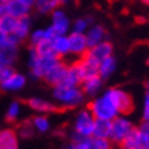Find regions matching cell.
<instances>
[{
    "label": "cell",
    "instance_id": "6da1fadb",
    "mask_svg": "<svg viewBox=\"0 0 149 149\" xmlns=\"http://www.w3.org/2000/svg\"><path fill=\"white\" fill-rule=\"evenodd\" d=\"M88 108L96 119H103V120H113L116 116L120 115L111 88L104 91V93H101L100 96L93 97L88 104Z\"/></svg>",
    "mask_w": 149,
    "mask_h": 149
},
{
    "label": "cell",
    "instance_id": "7a4b0ae2",
    "mask_svg": "<svg viewBox=\"0 0 149 149\" xmlns=\"http://www.w3.org/2000/svg\"><path fill=\"white\" fill-rule=\"evenodd\" d=\"M54 97L60 105L67 109L79 107L85 101V93L82 92L81 86H55Z\"/></svg>",
    "mask_w": 149,
    "mask_h": 149
},
{
    "label": "cell",
    "instance_id": "3957f363",
    "mask_svg": "<svg viewBox=\"0 0 149 149\" xmlns=\"http://www.w3.org/2000/svg\"><path fill=\"white\" fill-rule=\"evenodd\" d=\"M96 118L89 111V108H82L78 111L74 126H72V138H89L93 136V127H95Z\"/></svg>",
    "mask_w": 149,
    "mask_h": 149
},
{
    "label": "cell",
    "instance_id": "277c9868",
    "mask_svg": "<svg viewBox=\"0 0 149 149\" xmlns=\"http://www.w3.org/2000/svg\"><path fill=\"white\" fill-rule=\"evenodd\" d=\"M62 60L59 56H40L34 49L30 51V59H29V67L32 77L34 78H44L47 72L58 64Z\"/></svg>",
    "mask_w": 149,
    "mask_h": 149
},
{
    "label": "cell",
    "instance_id": "5b68a950",
    "mask_svg": "<svg viewBox=\"0 0 149 149\" xmlns=\"http://www.w3.org/2000/svg\"><path fill=\"white\" fill-rule=\"evenodd\" d=\"M134 129H136V125L129 118V115H119L113 120H111V136H109V140L113 142V145L119 146L134 131Z\"/></svg>",
    "mask_w": 149,
    "mask_h": 149
},
{
    "label": "cell",
    "instance_id": "8992f818",
    "mask_svg": "<svg viewBox=\"0 0 149 149\" xmlns=\"http://www.w3.org/2000/svg\"><path fill=\"white\" fill-rule=\"evenodd\" d=\"M23 104H26L27 107L33 111H37V112L41 113H60L67 111L66 107L60 105V104H52L47 100L42 99H37V97H30L23 101Z\"/></svg>",
    "mask_w": 149,
    "mask_h": 149
},
{
    "label": "cell",
    "instance_id": "52a82bcc",
    "mask_svg": "<svg viewBox=\"0 0 149 149\" xmlns=\"http://www.w3.org/2000/svg\"><path fill=\"white\" fill-rule=\"evenodd\" d=\"M119 149H149V136L136 126L134 131L119 145Z\"/></svg>",
    "mask_w": 149,
    "mask_h": 149
},
{
    "label": "cell",
    "instance_id": "ba28073f",
    "mask_svg": "<svg viewBox=\"0 0 149 149\" xmlns=\"http://www.w3.org/2000/svg\"><path fill=\"white\" fill-rule=\"evenodd\" d=\"M111 92L113 95V99L116 101L118 109L120 115H130L134 111V100L129 92L120 88H111Z\"/></svg>",
    "mask_w": 149,
    "mask_h": 149
},
{
    "label": "cell",
    "instance_id": "9c48e42d",
    "mask_svg": "<svg viewBox=\"0 0 149 149\" xmlns=\"http://www.w3.org/2000/svg\"><path fill=\"white\" fill-rule=\"evenodd\" d=\"M68 41H70V54L77 56V59L84 58L88 54L89 44H88L85 34L71 32L68 34Z\"/></svg>",
    "mask_w": 149,
    "mask_h": 149
},
{
    "label": "cell",
    "instance_id": "30bf717a",
    "mask_svg": "<svg viewBox=\"0 0 149 149\" xmlns=\"http://www.w3.org/2000/svg\"><path fill=\"white\" fill-rule=\"evenodd\" d=\"M1 4H3V14L11 15V17L17 19L29 17V13H30V8H32L27 4H25L22 0H7Z\"/></svg>",
    "mask_w": 149,
    "mask_h": 149
},
{
    "label": "cell",
    "instance_id": "8fae6325",
    "mask_svg": "<svg viewBox=\"0 0 149 149\" xmlns=\"http://www.w3.org/2000/svg\"><path fill=\"white\" fill-rule=\"evenodd\" d=\"M88 58H91L92 60H95L97 64H100V62H103L104 59L109 58V56H113V45L112 42H109L108 40L103 41L95 47H91L88 54H86Z\"/></svg>",
    "mask_w": 149,
    "mask_h": 149
},
{
    "label": "cell",
    "instance_id": "7c38bea8",
    "mask_svg": "<svg viewBox=\"0 0 149 149\" xmlns=\"http://www.w3.org/2000/svg\"><path fill=\"white\" fill-rule=\"evenodd\" d=\"M67 70H68V64L64 63L63 60H60L58 64H55L54 67L51 68L49 71L47 72V75L42 79L51 86H59L62 85V82L64 81L66 78V74H67Z\"/></svg>",
    "mask_w": 149,
    "mask_h": 149
},
{
    "label": "cell",
    "instance_id": "4fadbf2b",
    "mask_svg": "<svg viewBox=\"0 0 149 149\" xmlns=\"http://www.w3.org/2000/svg\"><path fill=\"white\" fill-rule=\"evenodd\" d=\"M29 29H30V19H29V17L18 19V23H17L15 30H14L11 34H8L10 42H13L15 45L23 42V41L26 40L27 34H29Z\"/></svg>",
    "mask_w": 149,
    "mask_h": 149
},
{
    "label": "cell",
    "instance_id": "5bb4252c",
    "mask_svg": "<svg viewBox=\"0 0 149 149\" xmlns=\"http://www.w3.org/2000/svg\"><path fill=\"white\" fill-rule=\"evenodd\" d=\"M103 82L104 79L100 75H93V77H89L82 81L81 89L88 97H96V96H99L100 91L103 88Z\"/></svg>",
    "mask_w": 149,
    "mask_h": 149
},
{
    "label": "cell",
    "instance_id": "9a60e30c",
    "mask_svg": "<svg viewBox=\"0 0 149 149\" xmlns=\"http://www.w3.org/2000/svg\"><path fill=\"white\" fill-rule=\"evenodd\" d=\"M52 26L58 34H66L70 30L71 23H70V19L64 11L58 8L52 13Z\"/></svg>",
    "mask_w": 149,
    "mask_h": 149
},
{
    "label": "cell",
    "instance_id": "2e32d148",
    "mask_svg": "<svg viewBox=\"0 0 149 149\" xmlns=\"http://www.w3.org/2000/svg\"><path fill=\"white\" fill-rule=\"evenodd\" d=\"M107 29L103 26V25H92L89 27V30L85 33L86 40H88V44H89V48L91 47H95L100 42L107 40Z\"/></svg>",
    "mask_w": 149,
    "mask_h": 149
},
{
    "label": "cell",
    "instance_id": "e0dca14e",
    "mask_svg": "<svg viewBox=\"0 0 149 149\" xmlns=\"http://www.w3.org/2000/svg\"><path fill=\"white\" fill-rule=\"evenodd\" d=\"M17 56H18V45L8 41L4 47L0 48V67L11 66L17 60Z\"/></svg>",
    "mask_w": 149,
    "mask_h": 149
},
{
    "label": "cell",
    "instance_id": "ac0fdd59",
    "mask_svg": "<svg viewBox=\"0 0 149 149\" xmlns=\"http://www.w3.org/2000/svg\"><path fill=\"white\" fill-rule=\"evenodd\" d=\"M0 149H18V134L15 133V130H0Z\"/></svg>",
    "mask_w": 149,
    "mask_h": 149
},
{
    "label": "cell",
    "instance_id": "d6986e66",
    "mask_svg": "<svg viewBox=\"0 0 149 149\" xmlns=\"http://www.w3.org/2000/svg\"><path fill=\"white\" fill-rule=\"evenodd\" d=\"M25 84H26V78L23 77L22 74H18L15 71L6 81L0 82V89H3V91H19L25 86Z\"/></svg>",
    "mask_w": 149,
    "mask_h": 149
},
{
    "label": "cell",
    "instance_id": "ffe728a7",
    "mask_svg": "<svg viewBox=\"0 0 149 149\" xmlns=\"http://www.w3.org/2000/svg\"><path fill=\"white\" fill-rule=\"evenodd\" d=\"M52 44H54V49L59 58H63L70 54V41H68L67 34H58L52 40Z\"/></svg>",
    "mask_w": 149,
    "mask_h": 149
},
{
    "label": "cell",
    "instance_id": "44dd1931",
    "mask_svg": "<svg viewBox=\"0 0 149 149\" xmlns=\"http://www.w3.org/2000/svg\"><path fill=\"white\" fill-rule=\"evenodd\" d=\"M85 149H113L115 145L109 138H99V137H89L84 140Z\"/></svg>",
    "mask_w": 149,
    "mask_h": 149
},
{
    "label": "cell",
    "instance_id": "7402d4cb",
    "mask_svg": "<svg viewBox=\"0 0 149 149\" xmlns=\"http://www.w3.org/2000/svg\"><path fill=\"white\" fill-rule=\"evenodd\" d=\"M116 59L115 56H109V58L104 59L103 62H100L99 64V75L103 79H107L112 75L115 70H116Z\"/></svg>",
    "mask_w": 149,
    "mask_h": 149
},
{
    "label": "cell",
    "instance_id": "603a6c76",
    "mask_svg": "<svg viewBox=\"0 0 149 149\" xmlns=\"http://www.w3.org/2000/svg\"><path fill=\"white\" fill-rule=\"evenodd\" d=\"M109 136H111V120L96 119L95 127H93V137L109 138Z\"/></svg>",
    "mask_w": 149,
    "mask_h": 149
},
{
    "label": "cell",
    "instance_id": "cb8c5ba5",
    "mask_svg": "<svg viewBox=\"0 0 149 149\" xmlns=\"http://www.w3.org/2000/svg\"><path fill=\"white\" fill-rule=\"evenodd\" d=\"M36 10L40 14L54 13L60 7V0H36Z\"/></svg>",
    "mask_w": 149,
    "mask_h": 149
},
{
    "label": "cell",
    "instance_id": "d4e9b609",
    "mask_svg": "<svg viewBox=\"0 0 149 149\" xmlns=\"http://www.w3.org/2000/svg\"><path fill=\"white\" fill-rule=\"evenodd\" d=\"M32 49H34L40 56H58L54 49V44L52 40H42L38 42L37 45L32 47Z\"/></svg>",
    "mask_w": 149,
    "mask_h": 149
},
{
    "label": "cell",
    "instance_id": "484cf974",
    "mask_svg": "<svg viewBox=\"0 0 149 149\" xmlns=\"http://www.w3.org/2000/svg\"><path fill=\"white\" fill-rule=\"evenodd\" d=\"M17 23H18V19L11 17V15H7V14H1L0 15V30L1 32L11 34L15 30Z\"/></svg>",
    "mask_w": 149,
    "mask_h": 149
},
{
    "label": "cell",
    "instance_id": "4316f807",
    "mask_svg": "<svg viewBox=\"0 0 149 149\" xmlns=\"http://www.w3.org/2000/svg\"><path fill=\"white\" fill-rule=\"evenodd\" d=\"M92 25H93V18L92 17H82V18H78L74 21V23L71 25V29L74 33L85 34Z\"/></svg>",
    "mask_w": 149,
    "mask_h": 149
},
{
    "label": "cell",
    "instance_id": "83f0119b",
    "mask_svg": "<svg viewBox=\"0 0 149 149\" xmlns=\"http://www.w3.org/2000/svg\"><path fill=\"white\" fill-rule=\"evenodd\" d=\"M34 126H33L32 118L27 119V120H23L22 123L18 125V136L22 137V138H32L34 136Z\"/></svg>",
    "mask_w": 149,
    "mask_h": 149
},
{
    "label": "cell",
    "instance_id": "f1b7e54d",
    "mask_svg": "<svg viewBox=\"0 0 149 149\" xmlns=\"http://www.w3.org/2000/svg\"><path fill=\"white\" fill-rule=\"evenodd\" d=\"M32 122H33L34 129L37 131H40V133H45V131L49 130V120L45 116H41V115L34 116V118H32Z\"/></svg>",
    "mask_w": 149,
    "mask_h": 149
},
{
    "label": "cell",
    "instance_id": "f546056e",
    "mask_svg": "<svg viewBox=\"0 0 149 149\" xmlns=\"http://www.w3.org/2000/svg\"><path fill=\"white\" fill-rule=\"evenodd\" d=\"M19 115V103L18 101H14V103L10 104L8 111H7V115H6V119L8 123H13L17 120V118Z\"/></svg>",
    "mask_w": 149,
    "mask_h": 149
},
{
    "label": "cell",
    "instance_id": "4dcf8cb0",
    "mask_svg": "<svg viewBox=\"0 0 149 149\" xmlns=\"http://www.w3.org/2000/svg\"><path fill=\"white\" fill-rule=\"evenodd\" d=\"M42 40H47L45 29H38V30H36V32H33V34L30 36V45L32 47L37 45V44L41 42Z\"/></svg>",
    "mask_w": 149,
    "mask_h": 149
},
{
    "label": "cell",
    "instance_id": "1f68e13d",
    "mask_svg": "<svg viewBox=\"0 0 149 149\" xmlns=\"http://www.w3.org/2000/svg\"><path fill=\"white\" fill-rule=\"evenodd\" d=\"M141 119L149 120V93L145 92L142 99V107H141Z\"/></svg>",
    "mask_w": 149,
    "mask_h": 149
},
{
    "label": "cell",
    "instance_id": "d6a6232c",
    "mask_svg": "<svg viewBox=\"0 0 149 149\" xmlns=\"http://www.w3.org/2000/svg\"><path fill=\"white\" fill-rule=\"evenodd\" d=\"M15 70L13 68V66H1L0 67V82L6 81L7 78H10L13 75Z\"/></svg>",
    "mask_w": 149,
    "mask_h": 149
},
{
    "label": "cell",
    "instance_id": "836d02e7",
    "mask_svg": "<svg viewBox=\"0 0 149 149\" xmlns=\"http://www.w3.org/2000/svg\"><path fill=\"white\" fill-rule=\"evenodd\" d=\"M66 149H85V142L82 138H71Z\"/></svg>",
    "mask_w": 149,
    "mask_h": 149
},
{
    "label": "cell",
    "instance_id": "e575fe53",
    "mask_svg": "<svg viewBox=\"0 0 149 149\" xmlns=\"http://www.w3.org/2000/svg\"><path fill=\"white\" fill-rule=\"evenodd\" d=\"M8 41H10V38H8V34L0 30V48H1V47H4L6 44L8 42Z\"/></svg>",
    "mask_w": 149,
    "mask_h": 149
},
{
    "label": "cell",
    "instance_id": "d590c367",
    "mask_svg": "<svg viewBox=\"0 0 149 149\" xmlns=\"http://www.w3.org/2000/svg\"><path fill=\"white\" fill-rule=\"evenodd\" d=\"M71 3H75V0H60V4L62 6H68Z\"/></svg>",
    "mask_w": 149,
    "mask_h": 149
},
{
    "label": "cell",
    "instance_id": "8d00e7d4",
    "mask_svg": "<svg viewBox=\"0 0 149 149\" xmlns=\"http://www.w3.org/2000/svg\"><path fill=\"white\" fill-rule=\"evenodd\" d=\"M145 92H146V93H149V81L145 84Z\"/></svg>",
    "mask_w": 149,
    "mask_h": 149
},
{
    "label": "cell",
    "instance_id": "74e56055",
    "mask_svg": "<svg viewBox=\"0 0 149 149\" xmlns=\"http://www.w3.org/2000/svg\"><path fill=\"white\" fill-rule=\"evenodd\" d=\"M141 3H144L145 6H149V0H140Z\"/></svg>",
    "mask_w": 149,
    "mask_h": 149
},
{
    "label": "cell",
    "instance_id": "f35d334b",
    "mask_svg": "<svg viewBox=\"0 0 149 149\" xmlns=\"http://www.w3.org/2000/svg\"><path fill=\"white\" fill-rule=\"evenodd\" d=\"M1 14H3V4L0 3V15H1Z\"/></svg>",
    "mask_w": 149,
    "mask_h": 149
},
{
    "label": "cell",
    "instance_id": "ab89813d",
    "mask_svg": "<svg viewBox=\"0 0 149 149\" xmlns=\"http://www.w3.org/2000/svg\"><path fill=\"white\" fill-rule=\"evenodd\" d=\"M4 1H7V0H0V3H4Z\"/></svg>",
    "mask_w": 149,
    "mask_h": 149
},
{
    "label": "cell",
    "instance_id": "60d3db41",
    "mask_svg": "<svg viewBox=\"0 0 149 149\" xmlns=\"http://www.w3.org/2000/svg\"><path fill=\"white\" fill-rule=\"evenodd\" d=\"M146 63H148V66H149V58H148V60H146Z\"/></svg>",
    "mask_w": 149,
    "mask_h": 149
}]
</instances>
